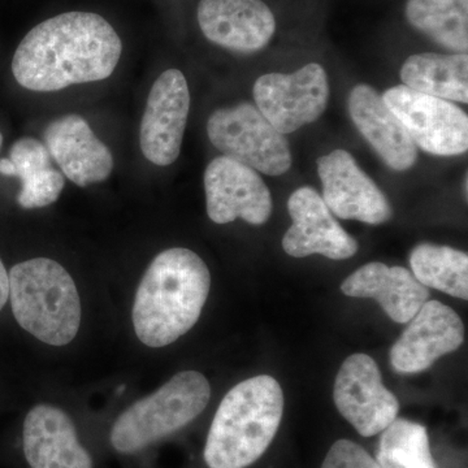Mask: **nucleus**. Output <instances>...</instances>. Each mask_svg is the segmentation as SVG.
Here are the masks:
<instances>
[{
    "label": "nucleus",
    "mask_w": 468,
    "mask_h": 468,
    "mask_svg": "<svg viewBox=\"0 0 468 468\" xmlns=\"http://www.w3.org/2000/svg\"><path fill=\"white\" fill-rule=\"evenodd\" d=\"M122 43L106 18L67 12L34 27L18 45L12 72L27 90L50 92L109 79Z\"/></svg>",
    "instance_id": "obj_1"
},
{
    "label": "nucleus",
    "mask_w": 468,
    "mask_h": 468,
    "mask_svg": "<svg viewBox=\"0 0 468 468\" xmlns=\"http://www.w3.org/2000/svg\"><path fill=\"white\" fill-rule=\"evenodd\" d=\"M211 288L205 261L189 249L160 252L135 292L133 325L141 343L149 347L174 344L201 316Z\"/></svg>",
    "instance_id": "obj_2"
},
{
    "label": "nucleus",
    "mask_w": 468,
    "mask_h": 468,
    "mask_svg": "<svg viewBox=\"0 0 468 468\" xmlns=\"http://www.w3.org/2000/svg\"><path fill=\"white\" fill-rule=\"evenodd\" d=\"M284 414L276 378L261 375L232 388L209 426L203 462L207 468H248L270 448Z\"/></svg>",
    "instance_id": "obj_3"
},
{
    "label": "nucleus",
    "mask_w": 468,
    "mask_h": 468,
    "mask_svg": "<svg viewBox=\"0 0 468 468\" xmlns=\"http://www.w3.org/2000/svg\"><path fill=\"white\" fill-rule=\"evenodd\" d=\"M15 319L43 344L64 346L81 325V301L72 276L58 261L36 258L8 273Z\"/></svg>",
    "instance_id": "obj_4"
},
{
    "label": "nucleus",
    "mask_w": 468,
    "mask_h": 468,
    "mask_svg": "<svg viewBox=\"0 0 468 468\" xmlns=\"http://www.w3.org/2000/svg\"><path fill=\"white\" fill-rule=\"evenodd\" d=\"M207 378L197 371L175 375L156 392L125 409L111 424L107 442L117 455L135 457L180 432L205 411Z\"/></svg>",
    "instance_id": "obj_5"
},
{
    "label": "nucleus",
    "mask_w": 468,
    "mask_h": 468,
    "mask_svg": "<svg viewBox=\"0 0 468 468\" xmlns=\"http://www.w3.org/2000/svg\"><path fill=\"white\" fill-rule=\"evenodd\" d=\"M207 134L224 156L261 174L284 175L292 167L284 134L277 132L254 104L239 103L214 111L208 117Z\"/></svg>",
    "instance_id": "obj_6"
},
{
    "label": "nucleus",
    "mask_w": 468,
    "mask_h": 468,
    "mask_svg": "<svg viewBox=\"0 0 468 468\" xmlns=\"http://www.w3.org/2000/svg\"><path fill=\"white\" fill-rule=\"evenodd\" d=\"M383 100L405 126L415 146L437 156L466 153L468 116L452 101L405 85L385 91Z\"/></svg>",
    "instance_id": "obj_7"
},
{
    "label": "nucleus",
    "mask_w": 468,
    "mask_h": 468,
    "mask_svg": "<svg viewBox=\"0 0 468 468\" xmlns=\"http://www.w3.org/2000/svg\"><path fill=\"white\" fill-rule=\"evenodd\" d=\"M255 106L282 134L292 133L316 122L329 100L328 77L318 63L291 75L268 73L254 84Z\"/></svg>",
    "instance_id": "obj_8"
},
{
    "label": "nucleus",
    "mask_w": 468,
    "mask_h": 468,
    "mask_svg": "<svg viewBox=\"0 0 468 468\" xmlns=\"http://www.w3.org/2000/svg\"><path fill=\"white\" fill-rule=\"evenodd\" d=\"M335 408L363 437L377 436L396 420L399 402L384 387L377 362L367 354H353L335 378Z\"/></svg>",
    "instance_id": "obj_9"
},
{
    "label": "nucleus",
    "mask_w": 468,
    "mask_h": 468,
    "mask_svg": "<svg viewBox=\"0 0 468 468\" xmlns=\"http://www.w3.org/2000/svg\"><path fill=\"white\" fill-rule=\"evenodd\" d=\"M21 460L26 468H97L79 427L58 406H34L20 431Z\"/></svg>",
    "instance_id": "obj_10"
},
{
    "label": "nucleus",
    "mask_w": 468,
    "mask_h": 468,
    "mask_svg": "<svg viewBox=\"0 0 468 468\" xmlns=\"http://www.w3.org/2000/svg\"><path fill=\"white\" fill-rule=\"evenodd\" d=\"M207 214L214 223L242 218L252 226L267 223L273 203L270 190L255 169L221 155L205 171Z\"/></svg>",
    "instance_id": "obj_11"
},
{
    "label": "nucleus",
    "mask_w": 468,
    "mask_h": 468,
    "mask_svg": "<svg viewBox=\"0 0 468 468\" xmlns=\"http://www.w3.org/2000/svg\"><path fill=\"white\" fill-rule=\"evenodd\" d=\"M189 111L190 91L183 72L165 70L151 88L141 122L140 146L144 158L160 167L177 160Z\"/></svg>",
    "instance_id": "obj_12"
},
{
    "label": "nucleus",
    "mask_w": 468,
    "mask_h": 468,
    "mask_svg": "<svg viewBox=\"0 0 468 468\" xmlns=\"http://www.w3.org/2000/svg\"><path fill=\"white\" fill-rule=\"evenodd\" d=\"M318 172L323 201L338 218L374 226L392 218V205L347 151L335 150L319 158Z\"/></svg>",
    "instance_id": "obj_13"
},
{
    "label": "nucleus",
    "mask_w": 468,
    "mask_h": 468,
    "mask_svg": "<svg viewBox=\"0 0 468 468\" xmlns=\"http://www.w3.org/2000/svg\"><path fill=\"white\" fill-rule=\"evenodd\" d=\"M288 211L292 224L282 239V248L291 257L320 254L332 261H344L358 251V242L338 224L313 187L295 190L289 198Z\"/></svg>",
    "instance_id": "obj_14"
},
{
    "label": "nucleus",
    "mask_w": 468,
    "mask_h": 468,
    "mask_svg": "<svg viewBox=\"0 0 468 468\" xmlns=\"http://www.w3.org/2000/svg\"><path fill=\"white\" fill-rule=\"evenodd\" d=\"M463 341L460 315L441 302L427 301L393 345L390 363L399 374H418L457 350Z\"/></svg>",
    "instance_id": "obj_15"
},
{
    "label": "nucleus",
    "mask_w": 468,
    "mask_h": 468,
    "mask_svg": "<svg viewBox=\"0 0 468 468\" xmlns=\"http://www.w3.org/2000/svg\"><path fill=\"white\" fill-rule=\"evenodd\" d=\"M197 15L209 42L242 54L266 48L276 32L275 16L263 0H201Z\"/></svg>",
    "instance_id": "obj_16"
},
{
    "label": "nucleus",
    "mask_w": 468,
    "mask_h": 468,
    "mask_svg": "<svg viewBox=\"0 0 468 468\" xmlns=\"http://www.w3.org/2000/svg\"><path fill=\"white\" fill-rule=\"evenodd\" d=\"M43 141L61 174L77 186L106 181L112 172L113 156L109 147L77 113L54 120L46 128Z\"/></svg>",
    "instance_id": "obj_17"
},
{
    "label": "nucleus",
    "mask_w": 468,
    "mask_h": 468,
    "mask_svg": "<svg viewBox=\"0 0 468 468\" xmlns=\"http://www.w3.org/2000/svg\"><path fill=\"white\" fill-rule=\"evenodd\" d=\"M347 106L354 124L388 167L399 172L414 167L418 147L374 88L356 85L350 92Z\"/></svg>",
    "instance_id": "obj_18"
},
{
    "label": "nucleus",
    "mask_w": 468,
    "mask_h": 468,
    "mask_svg": "<svg viewBox=\"0 0 468 468\" xmlns=\"http://www.w3.org/2000/svg\"><path fill=\"white\" fill-rule=\"evenodd\" d=\"M347 297L372 298L393 322L409 323L430 298V291L403 267L372 261L356 270L341 285Z\"/></svg>",
    "instance_id": "obj_19"
},
{
    "label": "nucleus",
    "mask_w": 468,
    "mask_h": 468,
    "mask_svg": "<svg viewBox=\"0 0 468 468\" xmlns=\"http://www.w3.org/2000/svg\"><path fill=\"white\" fill-rule=\"evenodd\" d=\"M8 159L12 176L21 180L17 202L23 208L48 207L58 201L64 189V175L52 167V158L45 144L23 137L12 144Z\"/></svg>",
    "instance_id": "obj_20"
},
{
    "label": "nucleus",
    "mask_w": 468,
    "mask_h": 468,
    "mask_svg": "<svg viewBox=\"0 0 468 468\" xmlns=\"http://www.w3.org/2000/svg\"><path fill=\"white\" fill-rule=\"evenodd\" d=\"M403 85L445 101H468L467 54H417L401 68Z\"/></svg>",
    "instance_id": "obj_21"
},
{
    "label": "nucleus",
    "mask_w": 468,
    "mask_h": 468,
    "mask_svg": "<svg viewBox=\"0 0 468 468\" xmlns=\"http://www.w3.org/2000/svg\"><path fill=\"white\" fill-rule=\"evenodd\" d=\"M406 17L437 45L467 54L468 0H408Z\"/></svg>",
    "instance_id": "obj_22"
},
{
    "label": "nucleus",
    "mask_w": 468,
    "mask_h": 468,
    "mask_svg": "<svg viewBox=\"0 0 468 468\" xmlns=\"http://www.w3.org/2000/svg\"><path fill=\"white\" fill-rule=\"evenodd\" d=\"M412 275L426 288L468 300V257L448 246L420 243L410 255Z\"/></svg>",
    "instance_id": "obj_23"
},
{
    "label": "nucleus",
    "mask_w": 468,
    "mask_h": 468,
    "mask_svg": "<svg viewBox=\"0 0 468 468\" xmlns=\"http://www.w3.org/2000/svg\"><path fill=\"white\" fill-rule=\"evenodd\" d=\"M377 452L380 468H439L433 460L426 428L396 419L384 430Z\"/></svg>",
    "instance_id": "obj_24"
},
{
    "label": "nucleus",
    "mask_w": 468,
    "mask_h": 468,
    "mask_svg": "<svg viewBox=\"0 0 468 468\" xmlns=\"http://www.w3.org/2000/svg\"><path fill=\"white\" fill-rule=\"evenodd\" d=\"M320 468H380L358 443L350 440H338L329 449Z\"/></svg>",
    "instance_id": "obj_25"
},
{
    "label": "nucleus",
    "mask_w": 468,
    "mask_h": 468,
    "mask_svg": "<svg viewBox=\"0 0 468 468\" xmlns=\"http://www.w3.org/2000/svg\"><path fill=\"white\" fill-rule=\"evenodd\" d=\"M9 300V277L5 264L0 261V311Z\"/></svg>",
    "instance_id": "obj_26"
},
{
    "label": "nucleus",
    "mask_w": 468,
    "mask_h": 468,
    "mask_svg": "<svg viewBox=\"0 0 468 468\" xmlns=\"http://www.w3.org/2000/svg\"><path fill=\"white\" fill-rule=\"evenodd\" d=\"M3 144V135L0 133V147H2Z\"/></svg>",
    "instance_id": "obj_27"
}]
</instances>
